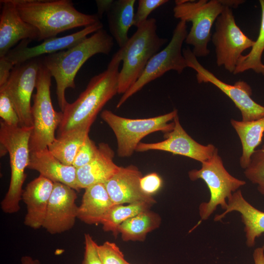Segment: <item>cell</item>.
I'll use <instances>...</instances> for the list:
<instances>
[{
	"label": "cell",
	"mask_w": 264,
	"mask_h": 264,
	"mask_svg": "<svg viewBox=\"0 0 264 264\" xmlns=\"http://www.w3.org/2000/svg\"><path fill=\"white\" fill-rule=\"evenodd\" d=\"M173 8L176 19L192 23L185 42L193 46L192 52L198 57L210 53L208 44L211 39V29L224 7V0H176Z\"/></svg>",
	"instance_id": "cell-6"
},
{
	"label": "cell",
	"mask_w": 264,
	"mask_h": 264,
	"mask_svg": "<svg viewBox=\"0 0 264 264\" xmlns=\"http://www.w3.org/2000/svg\"><path fill=\"white\" fill-rule=\"evenodd\" d=\"M98 152V146L88 136L79 149L72 165L78 169L90 162L95 157Z\"/></svg>",
	"instance_id": "cell-33"
},
{
	"label": "cell",
	"mask_w": 264,
	"mask_h": 264,
	"mask_svg": "<svg viewBox=\"0 0 264 264\" xmlns=\"http://www.w3.org/2000/svg\"><path fill=\"white\" fill-rule=\"evenodd\" d=\"M161 177L155 173H152L142 176L140 185L142 191L147 195L152 196L158 191L162 186Z\"/></svg>",
	"instance_id": "cell-36"
},
{
	"label": "cell",
	"mask_w": 264,
	"mask_h": 264,
	"mask_svg": "<svg viewBox=\"0 0 264 264\" xmlns=\"http://www.w3.org/2000/svg\"><path fill=\"white\" fill-rule=\"evenodd\" d=\"M51 77L42 60L31 108L33 125L29 141L30 152L48 148L56 138L55 133L63 118V112L56 111L52 104Z\"/></svg>",
	"instance_id": "cell-7"
},
{
	"label": "cell",
	"mask_w": 264,
	"mask_h": 264,
	"mask_svg": "<svg viewBox=\"0 0 264 264\" xmlns=\"http://www.w3.org/2000/svg\"><path fill=\"white\" fill-rule=\"evenodd\" d=\"M27 168L38 171L54 183H63L76 191L80 190L77 181V169L73 165L62 163L52 154L48 148L30 152Z\"/></svg>",
	"instance_id": "cell-22"
},
{
	"label": "cell",
	"mask_w": 264,
	"mask_h": 264,
	"mask_svg": "<svg viewBox=\"0 0 264 264\" xmlns=\"http://www.w3.org/2000/svg\"><path fill=\"white\" fill-rule=\"evenodd\" d=\"M0 125V152L8 153L11 168L9 188L1 201L0 207L3 212L13 214L20 209L22 186L26 177L25 170L29 160L32 127L9 126L2 120Z\"/></svg>",
	"instance_id": "cell-5"
},
{
	"label": "cell",
	"mask_w": 264,
	"mask_h": 264,
	"mask_svg": "<svg viewBox=\"0 0 264 264\" xmlns=\"http://www.w3.org/2000/svg\"><path fill=\"white\" fill-rule=\"evenodd\" d=\"M90 128L79 127L57 136L48 146V150L63 164L72 165L79 149L88 136Z\"/></svg>",
	"instance_id": "cell-26"
},
{
	"label": "cell",
	"mask_w": 264,
	"mask_h": 264,
	"mask_svg": "<svg viewBox=\"0 0 264 264\" xmlns=\"http://www.w3.org/2000/svg\"><path fill=\"white\" fill-rule=\"evenodd\" d=\"M113 1V0H96L95 1L97 7L96 14L100 19L102 18L103 14L105 12L107 13L109 10Z\"/></svg>",
	"instance_id": "cell-38"
},
{
	"label": "cell",
	"mask_w": 264,
	"mask_h": 264,
	"mask_svg": "<svg viewBox=\"0 0 264 264\" xmlns=\"http://www.w3.org/2000/svg\"><path fill=\"white\" fill-rule=\"evenodd\" d=\"M135 2V0H113L106 13L110 32L120 48L129 39L128 32L133 25Z\"/></svg>",
	"instance_id": "cell-24"
},
{
	"label": "cell",
	"mask_w": 264,
	"mask_h": 264,
	"mask_svg": "<svg viewBox=\"0 0 264 264\" xmlns=\"http://www.w3.org/2000/svg\"><path fill=\"white\" fill-rule=\"evenodd\" d=\"M21 18L39 31L38 41L55 37L73 28L99 21L96 14L78 11L70 0H13Z\"/></svg>",
	"instance_id": "cell-1"
},
{
	"label": "cell",
	"mask_w": 264,
	"mask_h": 264,
	"mask_svg": "<svg viewBox=\"0 0 264 264\" xmlns=\"http://www.w3.org/2000/svg\"><path fill=\"white\" fill-rule=\"evenodd\" d=\"M176 109L165 114L142 119H131L120 116L105 110L101 117L113 132L117 143V154L121 157L132 155L141 140L156 132L165 133L174 128L173 120L177 115Z\"/></svg>",
	"instance_id": "cell-8"
},
{
	"label": "cell",
	"mask_w": 264,
	"mask_h": 264,
	"mask_svg": "<svg viewBox=\"0 0 264 264\" xmlns=\"http://www.w3.org/2000/svg\"><path fill=\"white\" fill-rule=\"evenodd\" d=\"M188 176L193 181L203 180L210 192L209 200L200 203L198 207L199 215L203 220L208 219L218 206L225 210L227 199L246 184L244 180L232 176L226 170L217 149L211 158L201 163L199 169L190 171Z\"/></svg>",
	"instance_id": "cell-9"
},
{
	"label": "cell",
	"mask_w": 264,
	"mask_h": 264,
	"mask_svg": "<svg viewBox=\"0 0 264 264\" xmlns=\"http://www.w3.org/2000/svg\"><path fill=\"white\" fill-rule=\"evenodd\" d=\"M102 28L103 25L99 21L74 33L46 39L41 44L30 47H28V44L31 41L24 40L11 49L4 57L15 66L45 54L68 49L86 39L88 35Z\"/></svg>",
	"instance_id": "cell-16"
},
{
	"label": "cell",
	"mask_w": 264,
	"mask_h": 264,
	"mask_svg": "<svg viewBox=\"0 0 264 264\" xmlns=\"http://www.w3.org/2000/svg\"><path fill=\"white\" fill-rule=\"evenodd\" d=\"M254 264H264V247L255 249L253 253Z\"/></svg>",
	"instance_id": "cell-39"
},
{
	"label": "cell",
	"mask_w": 264,
	"mask_h": 264,
	"mask_svg": "<svg viewBox=\"0 0 264 264\" xmlns=\"http://www.w3.org/2000/svg\"><path fill=\"white\" fill-rule=\"evenodd\" d=\"M114 153L109 145L100 143L94 158L77 169V184L80 189L98 183L105 184L120 168L113 161Z\"/></svg>",
	"instance_id": "cell-21"
},
{
	"label": "cell",
	"mask_w": 264,
	"mask_h": 264,
	"mask_svg": "<svg viewBox=\"0 0 264 264\" xmlns=\"http://www.w3.org/2000/svg\"><path fill=\"white\" fill-rule=\"evenodd\" d=\"M182 53L188 67L197 72L198 82L211 83L226 95L241 111L242 121H251L264 117V106L252 99L251 88L246 82L239 80L233 85L226 83L205 68L189 47L183 48Z\"/></svg>",
	"instance_id": "cell-12"
},
{
	"label": "cell",
	"mask_w": 264,
	"mask_h": 264,
	"mask_svg": "<svg viewBox=\"0 0 264 264\" xmlns=\"http://www.w3.org/2000/svg\"><path fill=\"white\" fill-rule=\"evenodd\" d=\"M53 187V182L41 175L27 184L22 197L27 208L26 226L34 229L43 226Z\"/></svg>",
	"instance_id": "cell-19"
},
{
	"label": "cell",
	"mask_w": 264,
	"mask_h": 264,
	"mask_svg": "<svg viewBox=\"0 0 264 264\" xmlns=\"http://www.w3.org/2000/svg\"><path fill=\"white\" fill-rule=\"evenodd\" d=\"M230 123L241 142L242 154L240 164L245 169L248 166L256 148L262 142L264 132V117L246 122L232 119Z\"/></svg>",
	"instance_id": "cell-25"
},
{
	"label": "cell",
	"mask_w": 264,
	"mask_h": 264,
	"mask_svg": "<svg viewBox=\"0 0 264 264\" xmlns=\"http://www.w3.org/2000/svg\"><path fill=\"white\" fill-rule=\"evenodd\" d=\"M167 0H139L134 14L133 25L138 27L148 19L149 15L154 10L167 3Z\"/></svg>",
	"instance_id": "cell-34"
},
{
	"label": "cell",
	"mask_w": 264,
	"mask_h": 264,
	"mask_svg": "<svg viewBox=\"0 0 264 264\" xmlns=\"http://www.w3.org/2000/svg\"><path fill=\"white\" fill-rule=\"evenodd\" d=\"M97 251L102 264H126L128 262L117 245L111 242H106L97 246Z\"/></svg>",
	"instance_id": "cell-31"
},
{
	"label": "cell",
	"mask_w": 264,
	"mask_h": 264,
	"mask_svg": "<svg viewBox=\"0 0 264 264\" xmlns=\"http://www.w3.org/2000/svg\"><path fill=\"white\" fill-rule=\"evenodd\" d=\"M0 117L9 126H20V119L14 105L3 88H0Z\"/></svg>",
	"instance_id": "cell-32"
},
{
	"label": "cell",
	"mask_w": 264,
	"mask_h": 264,
	"mask_svg": "<svg viewBox=\"0 0 264 264\" xmlns=\"http://www.w3.org/2000/svg\"><path fill=\"white\" fill-rule=\"evenodd\" d=\"M168 40L157 34L156 20L148 19L137 28L127 43L112 57L123 62L118 80V94L125 93L138 80L150 59Z\"/></svg>",
	"instance_id": "cell-4"
},
{
	"label": "cell",
	"mask_w": 264,
	"mask_h": 264,
	"mask_svg": "<svg viewBox=\"0 0 264 264\" xmlns=\"http://www.w3.org/2000/svg\"><path fill=\"white\" fill-rule=\"evenodd\" d=\"M215 25L211 40L215 47L217 64L233 73L242 53L251 48L255 41L242 31L236 22L232 8L228 6L224 7Z\"/></svg>",
	"instance_id": "cell-11"
},
{
	"label": "cell",
	"mask_w": 264,
	"mask_h": 264,
	"mask_svg": "<svg viewBox=\"0 0 264 264\" xmlns=\"http://www.w3.org/2000/svg\"><path fill=\"white\" fill-rule=\"evenodd\" d=\"M244 174L248 180L257 185L258 191L264 196V145L253 153Z\"/></svg>",
	"instance_id": "cell-30"
},
{
	"label": "cell",
	"mask_w": 264,
	"mask_h": 264,
	"mask_svg": "<svg viewBox=\"0 0 264 264\" xmlns=\"http://www.w3.org/2000/svg\"><path fill=\"white\" fill-rule=\"evenodd\" d=\"M142 177L138 168L133 165L120 167L118 172L104 184L114 205L138 202L151 205L155 201L152 196L145 193L141 188Z\"/></svg>",
	"instance_id": "cell-18"
},
{
	"label": "cell",
	"mask_w": 264,
	"mask_h": 264,
	"mask_svg": "<svg viewBox=\"0 0 264 264\" xmlns=\"http://www.w3.org/2000/svg\"><path fill=\"white\" fill-rule=\"evenodd\" d=\"M259 2L261 8V21L258 36L250 52L246 55H242L239 59L234 74L251 69L257 73L264 75V64L262 61L264 51V0H260Z\"/></svg>",
	"instance_id": "cell-28"
},
{
	"label": "cell",
	"mask_w": 264,
	"mask_h": 264,
	"mask_svg": "<svg viewBox=\"0 0 264 264\" xmlns=\"http://www.w3.org/2000/svg\"><path fill=\"white\" fill-rule=\"evenodd\" d=\"M159 217L147 210L124 221L118 231L125 241H143L148 233L159 226Z\"/></svg>",
	"instance_id": "cell-27"
},
{
	"label": "cell",
	"mask_w": 264,
	"mask_h": 264,
	"mask_svg": "<svg viewBox=\"0 0 264 264\" xmlns=\"http://www.w3.org/2000/svg\"><path fill=\"white\" fill-rule=\"evenodd\" d=\"M185 22L179 21L176 25L172 39L167 46L155 54L149 61L143 72L136 82L121 96L116 105L118 109L133 94L145 85L173 70L181 73L188 67L182 53V44L188 32Z\"/></svg>",
	"instance_id": "cell-10"
},
{
	"label": "cell",
	"mask_w": 264,
	"mask_h": 264,
	"mask_svg": "<svg viewBox=\"0 0 264 264\" xmlns=\"http://www.w3.org/2000/svg\"><path fill=\"white\" fill-rule=\"evenodd\" d=\"M113 45L112 37L102 28L68 49L41 57L55 80L57 98L61 111L68 103L66 90L67 88H75V78L82 66L95 54L108 55Z\"/></svg>",
	"instance_id": "cell-2"
},
{
	"label": "cell",
	"mask_w": 264,
	"mask_h": 264,
	"mask_svg": "<svg viewBox=\"0 0 264 264\" xmlns=\"http://www.w3.org/2000/svg\"><path fill=\"white\" fill-rule=\"evenodd\" d=\"M173 122L174 128L164 134V140L155 143L140 142L135 152L152 150L167 152L185 156L201 163L212 157L217 149L214 145L211 144L203 145L192 138L181 125L178 114L174 118Z\"/></svg>",
	"instance_id": "cell-14"
},
{
	"label": "cell",
	"mask_w": 264,
	"mask_h": 264,
	"mask_svg": "<svg viewBox=\"0 0 264 264\" xmlns=\"http://www.w3.org/2000/svg\"><path fill=\"white\" fill-rule=\"evenodd\" d=\"M14 66L5 57L0 58V87L6 85Z\"/></svg>",
	"instance_id": "cell-37"
},
{
	"label": "cell",
	"mask_w": 264,
	"mask_h": 264,
	"mask_svg": "<svg viewBox=\"0 0 264 264\" xmlns=\"http://www.w3.org/2000/svg\"><path fill=\"white\" fill-rule=\"evenodd\" d=\"M20 264H41L40 262L29 256H24L21 259Z\"/></svg>",
	"instance_id": "cell-40"
},
{
	"label": "cell",
	"mask_w": 264,
	"mask_h": 264,
	"mask_svg": "<svg viewBox=\"0 0 264 264\" xmlns=\"http://www.w3.org/2000/svg\"><path fill=\"white\" fill-rule=\"evenodd\" d=\"M41 61L39 57L14 66L7 83L0 87L5 89L10 98L21 127H32L31 99Z\"/></svg>",
	"instance_id": "cell-13"
},
{
	"label": "cell",
	"mask_w": 264,
	"mask_h": 264,
	"mask_svg": "<svg viewBox=\"0 0 264 264\" xmlns=\"http://www.w3.org/2000/svg\"><path fill=\"white\" fill-rule=\"evenodd\" d=\"M227 202L225 210L222 213L216 215L214 221L221 220L232 212L239 213L244 225L245 243L248 247L254 246L256 239L264 233V212L248 202L240 189L232 194L227 199Z\"/></svg>",
	"instance_id": "cell-20"
},
{
	"label": "cell",
	"mask_w": 264,
	"mask_h": 264,
	"mask_svg": "<svg viewBox=\"0 0 264 264\" xmlns=\"http://www.w3.org/2000/svg\"><path fill=\"white\" fill-rule=\"evenodd\" d=\"M121 62L111 58L107 69L91 78L78 98L63 111L57 136L81 127L90 128L104 106L118 93Z\"/></svg>",
	"instance_id": "cell-3"
},
{
	"label": "cell",
	"mask_w": 264,
	"mask_h": 264,
	"mask_svg": "<svg viewBox=\"0 0 264 264\" xmlns=\"http://www.w3.org/2000/svg\"><path fill=\"white\" fill-rule=\"evenodd\" d=\"M126 264H130V263H129L128 262Z\"/></svg>",
	"instance_id": "cell-41"
},
{
	"label": "cell",
	"mask_w": 264,
	"mask_h": 264,
	"mask_svg": "<svg viewBox=\"0 0 264 264\" xmlns=\"http://www.w3.org/2000/svg\"><path fill=\"white\" fill-rule=\"evenodd\" d=\"M98 244L89 234H85V252L81 264H102L97 251Z\"/></svg>",
	"instance_id": "cell-35"
},
{
	"label": "cell",
	"mask_w": 264,
	"mask_h": 264,
	"mask_svg": "<svg viewBox=\"0 0 264 264\" xmlns=\"http://www.w3.org/2000/svg\"><path fill=\"white\" fill-rule=\"evenodd\" d=\"M0 1V58H2L20 41H38L39 33L21 18L13 0Z\"/></svg>",
	"instance_id": "cell-17"
},
{
	"label": "cell",
	"mask_w": 264,
	"mask_h": 264,
	"mask_svg": "<svg viewBox=\"0 0 264 264\" xmlns=\"http://www.w3.org/2000/svg\"><path fill=\"white\" fill-rule=\"evenodd\" d=\"M76 191L63 183H54L42 226L48 233L60 234L74 226L78 208L75 203L77 198Z\"/></svg>",
	"instance_id": "cell-15"
},
{
	"label": "cell",
	"mask_w": 264,
	"mask_h": 264,
	"mask_svg": "<svg viewBox=\"0 0 264 264\" xmlns=\"http://www.w3.org/2000/svg\"><path fill=\"white\" fill-rule=\"evenodd\" d=\"M151 204L143 202L114 205L108 211L101 224L105 231L111 232L117 236L119 225L126 220L148 210Z\"/></svg>",
	"instance_id": "cell-29"
},
{
	"label": "cell",
	"mask_w": 264,
	"mask_h": 264,
	"mask_svg": "<svg viewBox=\"0 0 264 264\" xmlns=\"http://www.w3.org/2000/svg\"><path fill=\"white\" fill-rule=\"evenodd\" d=\"M85 189L81 203L78 208L77 219L87 224L101 223L114 205L105 185L98 183Z\"/></svg>",
	"instance_id": "cell-23"
}]
</instances>
